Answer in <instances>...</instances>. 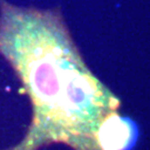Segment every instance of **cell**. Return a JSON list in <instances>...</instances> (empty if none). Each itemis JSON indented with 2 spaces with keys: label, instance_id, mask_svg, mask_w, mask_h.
Segmentation results:
<instances>
[{
  "label": "cell",
  "instance_id": "6da1fadb",
  "mask_svg": "<svg viewBox=\"0 0 150 150\" xmlns=\"http://www.w3.org/2000/svg\"><path fill=\"white\" fill-rule=\"evenodd\" d=\"M0 54L25 81L43 139L99 150L96 134L119 100L87 69L57 17L0 5Z\"/></svg>",
  "mask_w": 150,
  "mask_h": 150
},
{
  "label": "cell",
  "instance_id": "7a4b0ae2",
  "mask_svg": "<svg viewBox=\"0 0 150 150\" xmlns=\"http://www.w3.org/2000/svg\"><path fill=\"white\" fill-rule=\"evenodd\" d=\"M137 139V125L131 119L115 112L105 117L96 134L99 150H131Z\"/></svg>",
  "mask_w": 150,
  "mask_h": 150
}]
</instances>
